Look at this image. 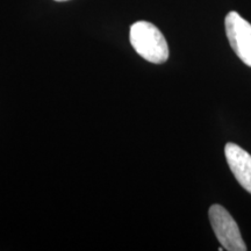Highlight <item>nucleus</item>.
Masks as SVG:
<instances>
[{
  "label": "nucleus",
  "instance_id": "nucleus-2",
  "mask_svg": "<svg viewBox=\"0 0 251 251\" xmlns=\"http://www.w3.org/2000/svg\"><path fill=\"white\" fill-rule=\"evenodd\" d=\"M212 228L219 242L228 251H246L247 246L233 216L221 205L211 206L208 212Z\"/></svg>",
  "mask_w": 251,
  "mask_h": 251
},
{
  "label": "nucleus",
  "instance_id": "nucleus-4",
  "mask_svg": "<svg viewBox=\"0 0 251 251\" xmlns=\"http://www.w3.org/2000/svg\"><path fill=\"white\" fill-rule=\"evenodd\" d=\"M225 155L231 172L238 184L251 193V155L237 144L229 142L225 147Z\"/></svg>",
  "mask_w": 251,
  "mask_h": 251
},
{
  "label": "nucleus",
  "instance_id": "nucleus-1",
  "mask_svg": "<svg viewBox=\"0 0 251 251\" xmlns=\"http://www.w3.org/2000/svg\"><path fill=\"white\" fill-rule=\"evenodd\" d=\"M129 40L135 51L150 63L162 64L169 58V47L165 37L155 25L137 21L131 25Z\"/></svg>",
  "mask_w": 251,
  "mask_h": 251
},
{
  "label": "nucleus",
  "instance_id": "nucleus-5",
  "mask_svg": "<svg viewBox=\"0 0 251 251\" xmlns=\"http://www.w3.org/2000/svg\"><path fill=\"white\" fill-rule=\"evenodd\" d=\"M55 1H68V0H55Z\"/></svg>",
  "mask_w": 251,
  "mask_h": 251
},
{
  "label": "nucleus",
  "instance_id": "nucleus-3",
  "mask_svg": "<svg viewBox=\"0 0 251 251\" xmlns=\"http://www.w3.org/2000/svg\"><path fill=\"white\" fill-rule=\"evenodd\" d=\"M229 45L244 64L251 68V24L237 12H229L225 20Z\"/></svg>",
  "mask_w": 251,
  "mask_h": 251
}]
</instances>
